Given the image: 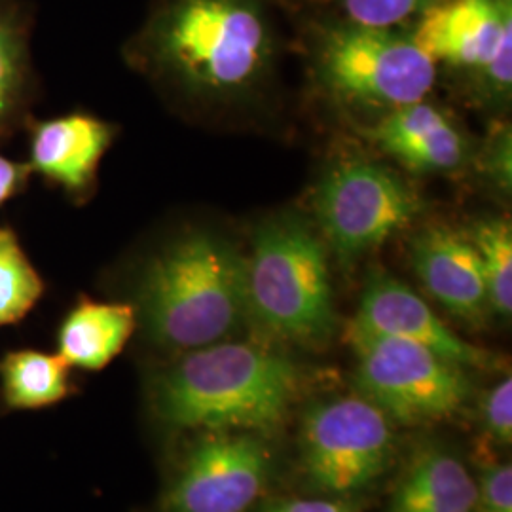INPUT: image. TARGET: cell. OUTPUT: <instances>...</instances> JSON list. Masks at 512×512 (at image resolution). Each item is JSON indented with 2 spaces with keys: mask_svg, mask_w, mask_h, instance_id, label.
<instances>
[{
  "mask_svg": "<svg viewBox=\"0 0 512 512\" xmlns=\"http://www.w3.org/2000/svg\"><path fill=\"white\" fill-rule=\"evenodd\" d=\"M154 67L184 92L228 103L274 69L277 31L268 0H162L143 33Z\"/></svg>",
  "mask_w": 512,
  "mask_h": 512,
  "instance_id": "obj_1",
  "label": "cell"
},
{
  "mask_svg": "<svg viewBox=\"0 0 512 512\" xmlns=\"http://www.w3.org/2000/svg\"><path fill=\"white\" fill-rule=\"evenodd\" d=\"M298 370L272 349L243 342L190 349L158 380V416L181 429L275 431L298 389Z\"/></svg>",
  "mask_w": 512,
  "mask_h": 512,
  "instance_id": "obj_2",
  "label": "cell"
},
{
  "mask_svg": "<svg viewBox=\"0 0 512 512\" xmlns=\"http://www.w3.org/2000/svg\"><path fill=\"white\" fill-rule=\"evenodd\" d=\"M139 298L158 344L186 351L217 344L245 313V258L217 234H188L148 262Z\"/></svg>",
  "mask_w": 512,
  "mask_h": 512,
  "instance_id": "obj_3",
  "label": "cell"
},
{
  "mask_svg": "<svg viewBox=\"0 0 512 512\" xmlns=\"http://www.w3.org/2000/svg\"><path fill=\"white\" fill-rule=\"evenodd\" d=\"M245 311L283 340L317 344L332 334L327 251L304 220L285 215L256 230L245 258Z\"/></svg>",
  "mask_w": 512,
  "mask_h": 512,
  "instance_id": "obj_4",
  "label": "cell"
},
{
  "mask_svg": "<svg viewBox=\"0 0 512 512\" xmlns=\"http://www.w3.org/2000/svg\"><path fill=\"white\" fill-rule=\"evenodd\" d=\"M319 82L334 97L374 109L421 101L437 78V63L403 29L325 19L311 33Z\"/></svg>",
  "mask_w": 512,
  "mask_h": 512,
  "instance_id": "obj_5",
  "label": "cell"
},
{
  "mask_svg": "<svg viewBox=\"0 0 512 512\" xmlns=\"http://www.w3.org/2000/svg\"><path fill=\"white\" fill-rule=\"evenodd\" d=\"M346 340L357 357V385L366 401L403 423L446 420L465 406L471 384L463 370L431 349L378 336L349 323Z\"/></svg>",
  "mask_w": 512,
  "mask_h": 512,
  "instance_id": "obj_6",
  "label": "cell"
},
{
  "mask_svg": "<svg viewBox=\"0 0 512 512\" xmlns=\"http://www.w3.org/2000/svg\"><path fill=\"white\" fill-rule=\"evenodd\" d=\"M313 209L330 249L348 264L403 230L420 213L421 202L395 171L349 158L321 179Z\"/></svg>",
  "mask_w": 512,
  "mask_h": 512,
  "instance_id": "obj_7",
  "label": "cell"
},
{
  "mask_svg": "<svg viewBox=\"0 0 512 512\" xmlns=\"http://www.w3.org/2000/svg\"><path fill=\"white\" fill-rule=\"evenodd\" d=\"M304 467L311 482L332 494L361 490L382 475L391 458V423L365 397L319 404L304 420Z\"/></svg>",
  "mask_w": 512,
  "mask_h": 512,
  "instance_id": "obj_8",
  "label": "cell"
},
{
  "mask_svg": "<svg viewBox=\"0 0 512 512\" xmlns=\"http://www.w3.org/2000/svg\"><path fill=\"white\" fill-rule=\"evenodd\" d=\"M410 35L435 63L473 71L492 93L511 90V0H437Z\"/></svg>",
  "mask_w": 512,
  "mask_h": 512,
  "instance_id": "obj_9",
  "label": "cell"
},
{
  "mask_svg": "<svg viewBox=\"0 0 512 512\" xmlns=\"http://www.w3.org/2000/svg\"><path fill=\"white\" fill-rule=\"evenodd\" d=\"M270 456L258 439L211 437L200 442L165 494V512H245L266 486Z\"/></svg>",
  "mask_w": 512,
  "mask_h": 512,
  "instance_id": "obj_10",
  "label": "cell"
},
{
  "mask_svg": "<svg viewBox=\"0 0 512 512\" xmlns=\"http://www.w3.org/2000/svg\"><path fill=\"white\" fill-rule=\"evenodd\" d=\"M351 325L378 336L420 344L463 368L494 365L492 353L459 338L425 300L385 272H374L368 277L361 306Z\"/></svg>",
  "mask_w": 512,
  "mask_h": 512,
  "instance_id": "obj_11",
  "label": "cell"
},
{
  "mask_svg": "<svg viewBox=\"0 0 512 512\" xmlns=\"http://www.w3.org/2000/svg\"><path fill=\"white\" fill-rule=\"evenodd\" d=\"M412 264L425 289L469 323H480L488 306L482 262L473 241L448 226H427L412 239Z\"/></svg>",
  "mask_w": 512,
  "mask_h": 512,
  "instance_id": "obj_12",
  "label": "cell"
},
{
  "mask_svg": "<svg viewBox=\"0 0 512 512\" xmlns=\"http://www.w3.org/2000/svg\"><path fill=\"white\" fill-rule=\"evenodd\" d=\"M372 141L416 173H448L467 160L469 145L461 129L423 101L389 110L368 131Z\"/></svg>",
  "mask_w": 512,
  "mask_h": 512,
  "instance_id": "obj_13",
  "label": "cell"
},
{
  "mask_svg": "<svg viewBox=\"0 0 512 512\" xmlns=\"http://www.w3.org/2000/svg\"><path fill=\"white\" fill-rule=\"evenodd\" d=\"M110 145V128L92 116L73 114L38 126L31 156L40 173L67 188H84Z\"/></svg>",
  "mask_w": 512,
  "mask_h": 512,
  "instance_id": "obj_14",
  "label": "cell"
},
{
  "mask_svg": "<svg viewBox=\"0 0 512 512\" xmlns=\"http://www.w3.org/2000/svg\"><path fill=\"white\" fill-rule=\"evenodd\" d=\"M135 319L129 304L84 300L59 329L57 355L69 366L101 370L126 348Z\"/></svg>",
  "mask_w": 512,
  "mask_h": 512,
  "instance_id": "obj_15",
  "label": "cell"
},
{
  "mask_svg": "<svg viewBox=\"0 0 512 512\" xmlns=\"http://www.w3.org/2000/svg\"><path fill=\"white\" fill-rule=\"evenodd\" d=\"M478 484L463 463L444 452H425L404 475L391 512H475Z\"/></svg>",
  "mask_w": 512,
  "mask_h": 512,
  "instance_id": "obj_16",
  "label": "cell"
},
{
  "mask_svg": "<svg viewBox=\"0 0 512 512\" xmlns=\"http://www.w3.org/2000/svg\"><path fill=\"white\" fill-rule=\"evenodd\" d=\"M2 391L10 408L35 410L69 395V365L42 351H14L0 363Z\"/></svg>",
  "mask_w": 512,
  "mask_h": 512,
  "instance_id": "obj_17",
  "label": "cell"
},
{
  "mask_svg": "<svg viewBox=\"0 0 512 512\" xmlns=\"http://www.w3.org/2000/svg\"><path fill=\"white\" fill-rule=\"evenodd\" d=\"M467 238L478 251L488 291V306L501 317L512 311V228L501 217L476 220Z\"/></svg>",
  "mask_w": 512,
  "mask_h": 512,
  "instance_id": "obj_18",
  "label": "cell"
},
{
  "mask_svg": "<svg viewBox=\"0 0 512 512\" xmlns=\"http://www.w3.org/2000/svg\"><path fill=\"white\" fill-rule=\"evenodd\" d=\"M42 281L8 230H0V327L19 321L37 304Z\"/></svg>",
  "mask_w": 512,
  "mask_h": 512,
  "instance_id": "obj_19",
  "label": "cell"
},
{
  "mask_svg": "<svg viewBox=\"0 0 512 512\" xmlns=\"http://www.w3.org/2000/svg\"><path fill=\"white\" fill-rule=\"evenodd\" d=\"M336 14L334 19L366 27L403 29L437 0H317Z\"/></svg>",
  "mask_w": 512,
  "mask_h": 512,
  "instance_id": "obj_20",
  "label": "cell"
},
{
  "mask_svg": "<svg viewBox=\"0 0 512 512\" xmlns=\"http://www.w3.org/2000/svg\"><path fill=\"white\" fill-rule=\"evenodd\" d=\"M484 423L488 433L501 444L512 440V378L507 376L490 389L484 404Z\"/></svg>",
  "mask_w": 512,
  "mask_h": 512,
  "instance_id": "obj_21",
  "label": "cell"
},
{
  "mask_svg": "<svg viewBox=\"0 0 512 512\" xmlns=\"http://www.w3.org/2000/svg\"><path fill=\"white\" fill-rule=\"evenodd\" d=\"M475 512H512V469L509 463L484 473L478 484Z\"/></svg>",
  "mask_w": 512,
  "mask_h": 512,
  "instance_id": "obj_22",
  "label": "cell"
},
{
  "mask_svg": "<svg viewBox=\"0 0 512 512\" xmlns=\"http://www.w3.org/2000/svg\"><path fill=\"white\" fill-rule=\"evenodd\" d=\"M19 76V38L8 19L0 16V116L10 107Z\"/></svg>",
  "mask_w": 512,
  "mask_h": 512,
  "instance_id": "obj_23",
  "label": "cell"
},
{
  "mask_svg": "<svg viewBox=\"0 0 512 512\" xmlns=\"http://www.w3.org/2000/svg\"><path fill=\"white\" fill-rule=\"evenodd\" d=\"M490 175H494L501 186L511 188V139L509 131L495 139L494 147L488 154Z\"/></svg>",
  "mask_w": 512,
  "mask_h": 512,
  "instance_id": "obj_24",
  "label": "cell"
},
{
  "mask_svg": "<svg viewBox=\"0 0 512 512\" xmlns=\"http://www.w3.org/2000/svg\"><path fill=\"white\" fill-rule=\"evenodd\" d=\"M268 512H355L348 503L342 501H323V499H300V501H289L279 507H274Z\"/></svg>",
  "mask_w": 512,
  "mask_h": 512,
  "instance_id": "obj_25",
  "label": "cell"
},
{
  "mask_svg": "<svg viewBox=\"0 0 512 512\" xmlns=\"http://www.w3.org/2000/svg\"><path fill=\"white\" fill-rule=\"evenodd\" d=\"M21 167L0 156V205L6 202L21 181Z\"/></svg>",
  "mask_w": 512,
  "mask_h": 512,
  "instance_id": "obj_26",
  "label": "cell"
}]
</instances>
